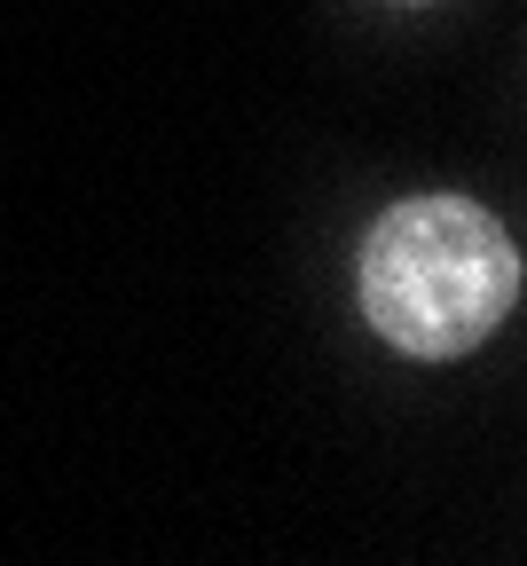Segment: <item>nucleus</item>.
<instances>
[{
    "instance_id": "f257e3e1",
    "label": "nucleus",
    "mask_w": 527,
    "mask_h": 566,
    "mask_svg": "<svg viewBox=\"0 0 527 566\" xmlns=\"http://www.w3.org/2000/svg\"><path fill=\"white\" fill-rule=\"evenodd\" d=\"M519 300V252L473 197H410L362 244V315L417 363L480 346Z\"/></svg>"
}]
</instances>
